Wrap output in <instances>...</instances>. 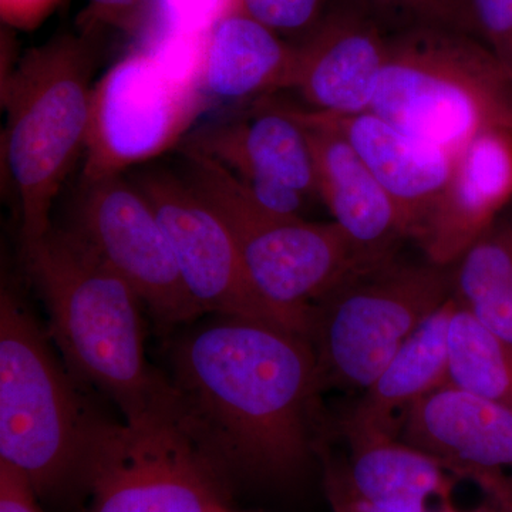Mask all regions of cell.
Returning a JSON list of instances; mask_svg holds the SVG:
<instances>
[{"label":"cell","instance_id":"6da1fadb","mask_svg":"<svg viewBox=\"0 0 512 512\" xmlns=\"http://www.w3.org/2000/svg\"><path fill=\"white\" fill-rule=\"evenodd\" d=\"M178 424L225 478L288 483L319 454V384L309 340L272 323L215 315L170 350Z\"/></svg>","mask_w":512,"mask_h":512},{"label":"cell","instance_id":"7a4b0ae2","mask_svg":"<svg viewBox=\"0 0 512 512\" xmlns=\"http://www.w3.org/2000/svg\"><path fill=\"white\" fill-rule=\"evenodd\" d=\"M25 258L73 375L109 394L126 421L174 414L173 387L146 357L136 292L73 229L50 228Z\"/></svg>","mask_w":512,"mask_h":512},{"label":"cell","instance_id":"3957f363","mask_svg":"<svg viewBox=\"0 0 512 512\" xmlns=\"http://www.w3.org/2000/svg\"><path fill=\"white\" fill-rule=\"evenodd\" d=\"M106 421L57 362L32 313L8 289L0 296V458L19 467L39 497L84 490Z\"/></svg>","mask_w":512,"mask_h":512},{"label":"cell","instance_id":"277c9868","mask_svg":"<svg viewBox=\"0 0 512 512\" xmlns=\"http://www.w3.org/2000/svg\"><path fill=\"white\" fill-rule=\"evenodd\" d=\"M94 28L29 50L3 82L5 156L22 208L23 245L45 237L60 188L84 153L96 67Z\"/></svg>","mask_w":512,"mask_h":512},{"label":"cell","instance_id":"5b68a950","mask_svg":"<svg viewBox=\"0 0 512 512\" xmlns=\"http://www.w3.org/2000/svg\"><path fill=\"white\" fill-rule=\"evenodd\" d=\"M369 111L409 136L458 153L485 130H512V74L476 37L399 30L390 33Z\"/></svg>","mask_w":512,"mask_h":512},{"label":"cell","instance_id":"8992f818","mask_svg":"<svg viewBox=\"0 0 512 512\" xmlns=\"http://www.w3.org/2000/svg\"><path fill=\"white\" fill-rule=\"evenodd\" d=\"M184 177L237 242L256 291L298 323L306 338L312 306L375 261L336 222L285 217L252 200L224 165L183 146Z\"/></svg>","mask_w":512,"mask_h":512},{"label":"cell","instance_id":"52a82bcc","mask_svg":"<svg viewBox=\"0 0 512 512\" xmlns=\"http://www.w3.org/2000/svg\"><path fill=\"white\" fill-rule=\"evenodd\" d=\"M454 265L400 254L346 279L312 306L306 339L320 389L363 393L407 340L453 298Z\"/></svg>","mask_w":512,"mask_h":512},{"label":"cell","instance_id":"ba28073f","mask_svg":"<svg viewBox=\"0 0 512 512\" xmlns=\"http://www.w3.org/2000/svg\"><path fill=\"white\" fill-rule=\"evenodd\" d=\"M89 512H221L227 478L174 414L106 421L87 468Z\"/></svg>","mask_w":512,"mask_h":512},{"label":"cell","instance_id":"9c48e42d","mask_svg":"<svg viewBox=\"0 0 512 512\" xmlns=\"http://www.w3.org/2000/svg\"><path fill=\"white\" fill-rule=\"evenodd\" d=\"M208 101L173 79L144 47L123 57L93 86L82 184L123 175L177 146Z\"/></svg>","mask_w":512,"mask_h":512},{"label":"cell","instance_id":"30bf717a","mask_svg":"<svg viewBox=\"0 0 512 512\" xmlns=\"http://www.w3.org/2000/svg\"><path fill=\"white\" fill-rule=\"evenodd\" d=\"M130 180L156 212L202 313L261 320L303 335L295 320L256 291L227 224L183 174L154 167Z\"/></svg>","mask_w":512,"mask_h":512},{"label":"cell","instance_id":"8fae6325","mask_svg":"<svg viewBox=\"0 0 512 512\" xmlns=\"http://www.w3.org/2000/svg\"><path fill=\"white\" fill-rule=\"evenodd\" d=\"M73 231L123 279L157 322L191 325L200 306L188 292L147 198L123 175L82 184Z\"/></svg>","mask_w":512,"mask_h":512},{"label":"cell","instance_id":"7c38bea8","mask_svg":"<svg viewBox=\"0 0 512 512\" xmlns=\"http://www.w3.org/2000/svg\"><path fill=\"white\" fill-rule=\"evenodd\" d=\"M400 440L512 510V410L447 384L414 404Z\"/></svg>","mask_w":512,"mask_h":512},{"label":"cell","instance_id":"4fadbf2b","mask_svg":"<svg viewBox=\"0 0 512 512\" xmlns=\"http://www.w3.org/2000/svg\"><path fill=\"white\" fill-rule=\"evenodd\" d=\"M390 33L356 0H332L325 15L295 43L298 90L312 110L369 111L389 50Z\"/></svg>","mask_w":512,"mask_h":512},{"label":"cell","instance_id":"5bb4252c","mask_svg":"<svg viewBox=\"0 0 512 512\" xmlns=\"http://www.w3.org/2000/svg\"><path fill=\"white\" fill-rule=\"evenodd\" d=\"M312 111L355 148L392 200L407 241L412 239L420 247L453 174L457 153L409 136L372 111Z\"/></svg>","mask_w":512,"mask_h":512},{"label":"cell","instance_id":"9a60e30c","mask_svg":"<svg viewBox=\"0 0 512 512\" xmlns=\"http://www.w3.org/2000/svg\"><path fill=\"white\" fill-rule=\"evenodd\" d=\"M183 146L214 158L245 188L284 184L322 202L308 133L289 106H262L248 116L201 128Z\"/></svg>","mask_w":512,"mask_h":512},{"label":"cell","instance_id":"2e32d148","mask_svg":"<svg viewBox=\"0 0 512 512\" xmlns=\"http://www.w3.org/2000/svg\"><path fill=\"white\" fill-rule=\"evenodd\" d=\"M291 107V106H289ZM308 133L320 201L363 254L386 261L400 254L407 241L387 192L365 161L336 128L323 123L312 110L291 107Z\"/></svg>","mask_w":512,"mask_h":512},{"label":"cell","instance_id":"e0dca14e","mask_svg":"<svg viewBox=\"0 0 512 512\" xmlns=\"http://www.w3.org/2000/svg\"><path fill=\"white\" fill-rule=\"evenodd\" d=\"M511 204L512 130L491 128L458 151L421 251L434 264H456Z\"/></svg>","mask_w":512,"mask_h":512},{"label":"cell","instance_id":"ac0fdd59","mask_svg":"<svg viewBox=\"0 0 512 512\" xmlns=\"http://www.w3.org/2000/svg\"><path fill=\"white\" fill-rule=\"evenodd\" d=\"M456 299L444 303L384 367L343 421L349 443L400 439L412 407L448 384V328Z\"/></svg>","mask_w":512,"mask_h":512},{"label":"cell","instance_id":"d6986e66","mask_svg":"<svg viewBox=\"0 0 512 512\" xmlns=\"http://www.w3.org/2000/svg\"><path fill=\"white\" fill-rule=\"evenodd\" d=\"M295 43L241 13L210 30L202 60L200 89L210 100L241 101L293 89Z\"/></svg>","mask_w":512,"mask_h":512},{"label":"cell","instance_id":"ffe728a7","mask_svg":"<svg viewBox=\"0 0 512 512\" xmlns=\"http://www.w3.org/2000/svg\"><path fill=\"white\" fill-rule=\"evenodd\" d=\"M342 463L350 487L384 512H427L433 501L451 504L458 481L436 458L400 439L349 443Z\"/></svg>","mask_w":512,"mask_h":512},{"label":"cell","instance_id":"44dd1931","mask_svg":"<svg viewBox=\"0 0 512 512\" xmlns=\"http://www.w3.org/2000/svg\"><path fill=\"white\" fill-rule=\"evenodd\" d=\"M453 298L512 346V204L454 264Z\"/></svg>","mask_w":512,"mask_h":512},{"label":"cell","instance_id":"7402d4cb","mask_svg":"<svg viewBox=\"0 0 512 512\" xmlns=\"http://www.w3.org/2000/svg\"><path fill=\"white\" fill-rule=\"evenodd\" d=\"M448 384L512 410V346L458 305L448 328Z\"/></svg>","mask_w":512,"mask_h":512},{"label":"cell","instance_id":"603a6c76","mask_svg":"<svg viewBox=\"0 0 512 512\" xmlns=\"http://www.w3.org/2000/svg\"><path fill=\"white\" fill-rule=\"evenodd\" d=\"M387 32L414 28L451 30L480 40L473 0H356Z\"/></svg>","mask_w":512,"mask_h":512},{"label":"cell","instance_id":"cb8c5ba5","mask_svg":"<svg viewBox=\"0 0 512 512\" xmlns=\"http://www.w3.org/2000/svg\"><path fill=\"white\" fill-rule=\"evenodd\" d=\"M238 3L239 0H157L153 28L144 40L163 33L208 35L221 19L238 13Z\"/></svg>","mask_w":512,"mask_h":512},{"label":"cell","instance_id":"d4e9b609","mask_svg":"<svg viewBox=\"0 0 512 512\" xmlns=\"http://www.w3.org/2000/svg\"><path fill=\"white\" fill-rule=\"evenodd\" d=\"M332 0H239L238 13L254 19L276 35H308Z\"/></svg>","mask_w":512,"mask_h":512},{"label":"cell","instance_id":"484cf974","mask_svg":"<svg viewBox=\"0 0 512 512\" xmlns=\"http://www.w3.org/2000/svg\"><path fill=\"white\" fill-rule=\"evenodd\" d=\"M323 487L333 512H384L366 503L352 490L343 471L342 461L332 460V458L323 460ZM427 512H512V510L484 498L483 503L470 510H463L451 503L440 505Z\"/></svg>","mask_w":512,"mask_h":512},{"label":"cell","instance_id":"4316f807","mask_svg":"<svg viewBox=\"0 0 512 512\" xmlns=\"http://www.w3.org/2000/svg\"><path fill=\"white\" fill-rule=\"evenodd\" d=\"M90 9L84 19V28L97 25L114 26L130 35L146 39L153 28L157 0H89Z\"/></svg>","mask_w":512,"mask_h":512},{"label":"cell","instance_id":"83f0119b","mask_svg":"<svg viewBox=\"0 0 512 512\" xmlns=\"http://www.w3.org/2000/svg\"><path fill=\"white\" fill-rule=\"evenodd\" d=\"M481 42L512 74V0H473Z\"/></svg>","mask_w":512,"mask_h":512},{"label":"cell","instance_id":"f1b7e54d","mask_svg":"<svg viewBox=\"0 0 512 512\" xmlns=\"http://www.w3.org/2000/svg\"><path fill=\"white\" fill-rule=\"evenodd\" d=\"M37 495L29 477L0 458V512H42Z\"/></svg>","mask_w":512,"mask_h":512},{"label":"cell","instance_id":"f546056e","mask_svg":"<svg viewBox=\"0 0 512 512\" xmlns=\"http://www.w3.org/2000/svg\"><path fill=\"white\" fill-rule=\"evenodd\" d=\"M62 0H0V12L6 25L18 29L39 26Z\"/></svg>","mask_w":512,"mask_h":512},{"label":"cell","instance_id":"4dcf8cb0","mask_svg":"<svg viewBox=\"0 0 512 512\" xmlns=\"http://www.w3.org/2000/svg\"><path fill=\"white\" fill-rule=\"evenodd\" d=\"M221 512H235V511H232L231 508L227 507V508H225V510H222Z\"/></svg>","mask_w":512,"mask_h":512}]
</instances>
